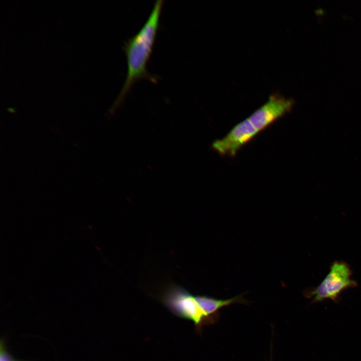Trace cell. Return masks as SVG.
<instances>
[{
	"label": "cell",
	"instance_id": "7",
	"mask_svg": "<svg viewBox=\"0 0 361 361\" xmlns=\"http://www.w3.org/2000/svg\"><path fill=\"white\" fill-rule=\"evenodd\" d=\"M314 12L317 15H322L324 13V11L322 8H318L316 9Z\"/></svg>",
	"mask_w": 361,
	"mask_h": 361
},
{
	"label": "cell",
	"instance_id": "5",
	"mask_svg": "<svg viewBox=\"0 0 361 361\" xmlns=\"http://www.w3.org/2000/svg\"><path fill=\"white\" fill-rule=\"evenodd\" d=\"M195 298L206 315L212 318H216L218 310L224 306L235 303L244 302L241 296L228 299H218L205 295H197Z\"/></svg>",
	"mask_w": 361,
	"mask_h": 361
},
{
	"label": "cell",
	"instance_id": "4",
	"mask_svg": "<svg viewBox=\"0 0 361 361\" xmlns=\"http://www.w3.org/2000/svg\"><path fill=\"white\" fill-rule=\"evenodd\" d=\"M351 274L346 263L334 262L328 274L316 288L308 293V296L313 298L314 302L326 299L336 301L343 290L356 286V282L351 278Z\"/></svg>",
	"mask_w": 361,
	"mask_h": 361
},
{
	"label": "cell",
	"instance_id": "2",
	"mask_svg": "<svg viewBox=\"0 0 361 361\" xmlns=\"http://www.w3.org/2000/svg\"><path fill=\"white\" fill-rule=\"evenodd\" d=\"M163 3L162 0L155 1L143 27L124 45L127 64V75L122 89L111 108L112 112L122 103L137 80L144 78L153 83L156 82L157 79L149 73L146 66L155 41Z\"/></svg>",
	"mask_w": 361,
	"mask_h": 361
},
{
	"label": "cell",
	"instance_id": "3",
	"mask_svg": "<svg viewBox=\"0 0 361 361\" xmlns=\"http://www.w3.org/2000/svg\"><path fill=\"white\" fill-rule=\"evenodd\" d=\"M162 303L174 315L194 322L198 332L202 327L213 323L216 318L206 315L193 295L184 288L170 285L166 288L160 298Z\"/></svg>",
	"mask_w": 361,
	"mask_h": 361
},
{
	"label": "cell",
	"instance_id": "1",
	"mask_svg": "<svg viewBox=\"0 0 361 361\" xmlns=\"http://www.w3.org/2000/svg\"><path fill=\"white\" fill-rule=\"evenodd\" d=\"M294 104L292 98L278 93L272 94L268 101L249 117L235 126L225 136L215 140L212 148L222 155L235 156L259 133L290 112Z\"/></svg>",
	"mask_w": 361,
	"mask_h": 361
},
{
	"label": "cell",
	"instance_id": "6",
	"mask_svg": "<svg viewBox=\"0 0 361 361\" xmlns=\"http://www.w3.org/2000/svg\"><path fill=\"white\" fill-rule=\"evenodd\" d=\"M0 361H24L15 359L6 350L5 338H2L0 342Z\"/></svg>",
	"mask_w": 361,
	"mask_h": 361
}]
</instances>
